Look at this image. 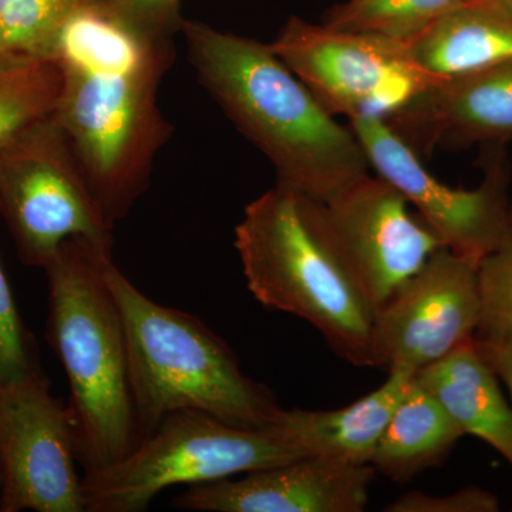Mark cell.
<instances>
[{"mask_svg": "<svg viewBox=\"0 0 512 512\" xmlns=\"http://www.w3.org/2000/svg\"><path fill=\"white\" fill-rule=\"evenodd\" d=\"M184 35L201 86L274 165L276 184L326 202L369 174L352 128L319 103L271 46L192 23Z\"/></svg>", "mask_w": 512, "mask_h": 512, "instance_id": "cell-2", "label": "cell"}, {"mask_svg": "<svg viewBox=\"0 0 512 512\" xmlns=\"http://www.w3.org/2000/svg\"><path fill=\"white\" fill-rule=\"evenodd\" d=\"M349 123L370 167L402 192L444 248L478 266L497 247L512 214L501 174L490 175L476 190L450 187L427 171L419 154L386 120L362 117Z\"/></svg>", "mask_w": 512, "mask_h": 512, "instance_id": "cell-12", "label": "cell"}, {"mask_svg": "<svg viewBox=\"0 0 512 512\" xmlns=\"http://www.w3.org/2000/svg\"><path fill=\"white\" fill-rule=\"evenodd\" d=\"M174 60L168 36L141 28L103 0L64 23L52 62L62 73L55 119L114 227L150 184L173 127L158 87Z\"/></svg>", "mask_w": 512, "mask_h": 512, "instance_id": "cell-1", "label": "cell"}, {"mask_svg": "<svg viewBox=\"0 0 512 512\" xmlns=\"http://www.w3.org/2000/svg\"><path fill=\"white\" fill-rule=\"evenodd\" d=\"M477 265L441 248L373 315L372 367L416 375L476 336Z\"/></svg>", "mask_w": 512, "mask_h": 512, "instance_id": "cell-11", "label": "cell"}, {"mask_svg": "<svg viewBox=\"0 0 512 512\" xmlns=\"http://www.w3.org/2000/svg\"><path fill=\"white\" fill-rule=\"evenodd\" d=\"M464 436L433 394L412 379L377 443L376 473L406 484L440 466Z\"/></svg>", "mask_w": 512, "mask_h": 512, "instance_id": "cell-18", "label": "cell"}, {"mask_svg": "<svg viewBox=\"0 0 512 512\" xmlns=\"http://www.w3.org/2000/svg\"><path fill=\"white\" fill-rule=\"evenodd\" d=\"M235 248L256 301L306 320L336 355L372 367L375 311L313 224L301 194L276 184L248 204Z\"/></svg>", "mask_w": 512, "mask_h": 512, "instance_id": "cell-5", "label": "cell"}, {"mask_svg": "<svg viewBox=\"0 0 512 512\" xmlns=\"http://www.w3.org/2000/svg\"><path fill=\"white\" fill-rule=\"evenodd\" d=\"M103 272L126 326L131 379L144 439L167 414L198 410L235 426L264 429L282 409L242 372L231 348L202 320L144 295L104 255Z\"/></svg>", "mask_w": 512, "mask_h": 512, "instance_id": "cell-4", "label": "cell"}, {"mask_svg": "<svg viewBox=\"0 0 512 512\" xmlns=\"http://www.w3.org/2000/svg\"><path fill=\"white\" fill-rule=\"evenodd\" d=\"M113 247L64 242L45 271L49 339L69 380L79 466L103 470L144 439L134 400L126 326L103 272Z\"/></svg>", "mask_w": 512, "mask_h": 512, "instance_id": "cell-3", "label": "cell"}, {"mask_svg": "<svg viewBox=\"0 0 512 512\" xmlns=\"http://www.w3.org/2000/svg\"><path fill=\"white\" fill-rule=\"evenodd\" d=\"M404 45L431 79H458L512 63V20L480 0L451 10Z\"/></svg>", "mask_w": 512, "mask_h": 512, "instance_id": "cell-17", "label": "cell"}, {"mask_svg": "<svg viewBox=\"0 0 512 512\" xmlns=\"http://www.w3.org/2000/svg\"><path fill=\"white\" fill-rule=\"evenodd\" d=\"M303 201L375 312L444 248L419 214L409 211L402 192L379 175H363L332 200Z\"/></svg>", "mask_w": 512, "mask_h": 512, "instance_id": "cell-9", "label": "cell"}, {"mask_svg": "<svg viewBox=\"0 0 512 512\" xmlns=\"http://www.w3.org/2000/svg\"><path fill=\"white\" fill-rule=\"evenodd\" d=\"M386 123L416 151L512 137V63L431 84Z\"/></svg>", "mask_w": 512, "mask_h": 512, "instance_id": "cell-14", "label": "cell"}, {"mask_svg": "<svg viewBox=\"0 0 512 512\" xmlns=\"http://www.w3.org/2000/svg\"><path fill=\"white\" fill-rule=\"evenodd\" d=\"M28 369L22 323L0 265V382Z\"/></svg>", "mask_w": 512, "mask_h": 512, "instance_id": "cell-24", "label": "cell"}, {"mask_svg": "<svg viewBox=\"0 0 512 512\" xmlns=\"http://www.w3.org/2000/svg\"><path fill=\"white\" fill-rule=\"evenodd\" d=\"M175 3L177 0H110L109 5L141 28L168 36Z\"/></svg>", "mask_w": 512, "mask_h": 512, "instance_id": "cell-25", "label": "cell"}, {"mask_svg": "<svg viewBox=\"0 0 512 512\" xmlns=\"http://www.w3.org/2000/svg\"><path fill=\"white\" fill-rule=\"evenodd\" d=\"M62 73L55 62L0 63V148L55 113Z\"/></svg>", "mask_w": 512, "mask_h": 512, "instance_id": "cell-21", "label": "cell"}, {"mask_svg": "<svg viewBox=\"0 0 512 512\" xmlns=\"http://www.w3.org/2000/svg\"><path fill=\"white\" fill-rule=\"evenodd\" d=\"M474 2L480 0H348L326 25L409 43L451 10Z\"/></svg>", "mask_w": 512, "mask_h": 512, "instance_id": "cell-20", "label": "cell"}, {"mask_svg": "<svg viewBox=\"0 0 512 512\" xmlns=\"http://www.w3.org/2000/svg\"><path fill=\"white\" fill-rule=\"evenodd\" d=\"M306 457L271 426H235L198 410L167 414L127 457L84 473V512H140L175 485L212 483Z\"/></svg>", "mask_w": 512, "mask_h": 512, "instance_id": "cell-6", "label": "cell"}, {"mask_svg": "<svg viewBox=\"0 0 512 512\" xmlns=\"http://www.w3.org/2000/svg\"><path fill=\"white\" fill-rule=\"evenodd\" d=\"M99 0H0V63L52 62L64 23Z\"/></svg>", "mask_w": 512, "mask_h": 512, "instance_id": "cell-19", "label": "cell"}, {"mask_svg": "<svg viewBox=\"0 0 512 512\" xmlns=\"http://www.w3.org/2000/svg\"><path fill=\"white\" fill-rule=\"evenodd\" d=\"M386 382L362 399L338 410H284L271 424L306 457L350 466L372 461L390 417L412 382V373L392 370Z\"/></svg>", "mask_w": 512, "mask_h": 512, "instance_id": "cell-15", "label": "cell"}, {"mask_svg": "<svg viewBox=\"0 0 512 512\" xmlns=\"http://www.w3.org/2000/svg\"><path fill=\"white\" fill-rule=\"evenodd\" d=\"M0 483H2V467H0Z\"/></svg>", "mask_w": 512, "mask_h": 512, "instance_id": "cell-28", "label": "cell"}, {"mask_svg": "<svg viewBox=\"0 0 512 512\" xmlns=\"http://www.w3.org/2000/svg\"><path fill=\"white\" fill-rule=\"evenodd\" d=\"M69 407L30 367L0 382V511L84 512Z\"/></svg>", "mask_w": 512, "mask_h": 512, "instance_id": "cell-10", "label": "cell"}, {"mask_svg": "<svg viewBox=\"0 0 512 512\" xmlns=\"http://www.w3.org/2000/svg\"><path fill=\"white\" fill-rule=\"evenodd\" d=\"M481 318L476 336H512V214L497 247L477 266Z\"/></svg>", "mask_w": 512, "mask_h": 512, "instance_id": "cell-22", "label": "cell"}, {"mask_svg": "<svg viewBox=\"0 0 512 512\" xmlns=\"http://www.w3.org/2000/svg\"><path fill=\"white\" fill-rule=\"evenodd\" d=\"M488 2L512 20V0H488Z\"/></svg>", "mask_w": 512, "mask_h": 512, "instance_id": "cell-27", "label": "cell"}, {"mask_svg": "<svg viewBox=\"0 0 512 512\" xmlns=\"http://www.w3.org/2000/svg\"><path fill=\"white\" fill-rule=\"evenodd\" d=\"M271 49L332 116L389 119L436 80L392 39L292 19Z\"/></svg>", "mask_w": 512, "mask_h": 512, "instance_id": "cell-8", "label": "cell"}, {"mask_svg": "<svg viewBox=\"0 0 512 512\" xmlns=\"http://www.w3.org/2000/svg\"><path fill=\"white\" fill-rule=\"evenodd\" d=\"M413 377L436 397L464 436L485 441L512 467V407L476 340H468Z\"/></svg>", "mask_w": 512, "mask_h": 512, "instance_id": "cell-16", "label": "cell"}, {"mask_svg": "<svg viewBox=\"0 0 512 512\" xmlns=\"http://www.w3.org/2000/svg\"><path fill=\"white\" fill-rule=\"evenodd\" d=\"M375 474L372 464L302 457L242 474L238 480L191 485L173 507L201 512H362Z\"/></svg>", "mask_w": 512, "mask_h": 512, "instance_id": "cell-13", "label": "cell"}, {"mask_svg": "<svg viewBox=\"0 0 512 512\" xmlns=\"http://www.w3.org/2000/svg\"><path fill=\"white\" fill-rule=\"evenodd\" d=\"M0 215L26 265L46 268L64 242L113 247V231L55 116L0 148Z\"/></svg>", "mask_w": 512, "mask_h": 512, "instance_id": "cell-7", "label": "cell"}, {"mask_svg": "<svg viewBox=\"0 0 512 512\" xmlns=\"http://www.w3.org/2000/svg\"><path fill=\"white\" fill-rule=\"evenodd\" d=\"M474 340L495 375L507 386L512 400V336H474Z\"/></svg>", "mask_w": 512, "mask_h": 512, "instance_id": "cell-26", "label": "cell"}, {"mask_svg": "<svg viewBox=\"0 0 512 512\" xmlns=\"http://www.w3.org/2000/svg\"><path fill=\"white\" fill-rule=\"evenodd\" d=\"M500 510L497 498L478 487L463 488L450 495H430L421 491L397 498L386 505V512H495Z\"/></svg>", "mask_w": 512, "mask_h": 512, "instance_id": "cell-23", "label": "cell"}]
</instances>
